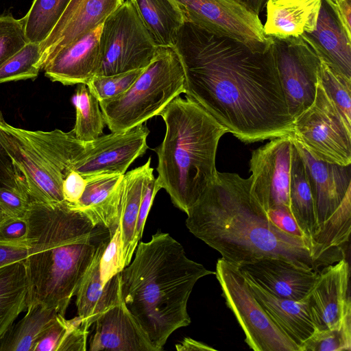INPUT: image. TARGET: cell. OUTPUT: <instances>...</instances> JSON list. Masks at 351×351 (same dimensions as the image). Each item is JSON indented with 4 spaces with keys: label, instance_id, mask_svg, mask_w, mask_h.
<instances>
[{
    "label": "cell",
    "instance_id": "obj_1",
    "mask_svg": "<svg viewBox=\"0 0 351 351\" xmlns=\"http://www.w3.org/2000/svg\"><path fill=\"white\" fill-rule=\"evenodd\" d=\"M185 94L245 143L293 136L271 45L256 51L185 21L175 45Z\"/></svg>",
    "mask_w": 351,
    "mask_h": 351
},
{
    "label": "cell",
    "instance_id": "obj_2",
    "mask_svg": "<svg viewBox=\"0 0 351 351\" xmlns=\"http://www.w3.org/2000/svg\"><path fill=\"white\" fill-rule=\"evenodd\" d=\"M250 186V178L217 171L186 213L189 230L236 266L276 258L319 271L346 258L343 246L328 247L277 228L251 193Z\"/></svg>",
    "mask_w": 351,
    "mask_h": 351
},
{
    "label": "cell",
    "instance_id": "obj_3",
    "mask_svg": "<svg viewBox=\"0 0 351 351\" xmlns=\"http://www.w3.org/2000/svg\"><path fill=\"white\" fill-rule=\"evenodd\" d=\"M28 254L24 260L28 306L40 303L65 316L95 255L103 226H95L66 201L31 202Z\"/></svg>",
    "mask_w": 351,
    "mask_h": 351
},
{
    "label": "cell",
    "instance_id": "obj_4",
    "mask_svg": "<svg viewBox=\"0 0 351 351\" xmlns=\"http://www.w3.org/2000/svg\"><path fill=\"white\" fill-rule=\"evenodd\" d=\"M134 259L121 271L126 307L156 351L169 336L191 324L187 302L198 280L215 271L186 255L169 233L158 230L147 242H138Z\"/></svg>",
    "mask_w": 351,
    "mask_h": 351
},
{
    "label": "cell",
    "instance_id": "obj_5",
    "mask_svg": "<svg viewBox=\"0 0 351 351\" xmlns=\"http://www.w3.org/2000/svg\"><path fill=\"white\" fill-rule=\"evenodd\" d=\"M159 116L166 131L153 149L158 160L156 180L174 206L186 214L217 176V149L227 130L188 97H176Z\"/></svg>",
    "mask_w": 351,
    "mask_h": 351
},
{
    "label": "cell",
    "instance_id": "obj_6",
    "mask_svg": "<svg viewBox=\"0 0 351 351\" xmlns=\"http://www.w3.org/2000/svg\"><path fill=\"white\" fill-rule=\"evenodd\" d=\"M0 143L10 158L17 186L31 202L64 201L62 182L86 149L73 132L14 127L0 111Z\"/></svg>",
    "mask_w": 351,
    "mask_h": 351
},
{
    "label": "cell",
    "instance_id": "obj_7",
    "mask_svg": "<svg viewBox=\"0 0 351 351\" xmlns=\"http://www.w3.org/2000/svg\"><path fill=\"white\" fill-rule=\"evenodd\" d=\"M184 93L185 76L178 53L173 47H158L132 86L118 97L99 101V106L109 130L120 132L159 115Z\"/></svg>",
    "mask_w": 351,
    "mask_h": 351
},
{
    "label": "cell",
    "instance_id": "obj_8",
    "mask_svg": "<svg viewBox=\"0 0 351 351\" xmlns=\"http://www.w3.org/2000/svg\"><path fill=\"white\" fill-rule=\"evenodd\" d=\"M101 66L96 75L144 69L158 46L131 0H126L102 24Z\"/></svg>",
    "mask_w": 351,
    "mask_h": 351
},
{
    "label": "cell",
    "instance_id": "obj_9",
    "mask_svg": "<svg viewBox=\"0 0 351 351\" xmlns=\"http://www.w3.org/2000/svg\"><path fill=\"white\" fill-rule=\"evenodd\" d=\"M216 278L227 306L245 334V341L254 351H300L275 325L250 290L239 268L222 258L217 261Z\"/></svg>",
    "mask_w": 351,
    "mask_h": 351
},
{
    "label": "cell",
    "instance_id": "obj_10",
    "mask_svg": "<svg viewBox=\"0 0 351 351\" xmlns=\"http://www.w3.org/2000/svg\"><path fill=\"white\" fill-rule=\"evenodd\" d=\"M292 137L315 159L351 165V126L318 81L313 103L293 120Z\"/></svg>",
    "mask_w": 351,
    "mask_h": 351
},
{
    "label": "cell",
    "instance_id": "obj_11",
    "mask_svg": "<svg viewBox=\"0 0 351 351\" xmlns=\"http://www.w3.org/2000/svg\"><path fill=\"white\" fill-rule=\"evenodd\" d=\"M270 38L288 110L294 120L314 101L321 60L301 36Z\"/></svg>",
    "mask_w": 351,
    "mask_h": 351
},
{
    "label": "cell",
    "instance_id": "obj_12",
    "mask_svg": "<svg viewBox=\"0 0 351 351\" xmlns=\"http://www.w3.org/2000/svg\"><path fill=\"white\" fill-rule=\"evenodd\" d=\"M186 21L208 31L237 39L256 51L271 44L258 15L238 0H171Z\"/></svg>",
    "mask_w": 351,
    "mask_h": 351
},
{
    "label": "cell",
    "instance_id": "obj_13",
    "mask_svg": "<svg viewBox=\"0 0 351 351\" xmlns=\"http://www.w3.org/2000/svg\"><path fill=\"white\" fill-rule=\"evenodd\" d=\"M291 136L271 139L252 152L250 160V191L266 212L285 206L290 209L289 181Z\"/></svg>",
    "mask_w": 351,
    "mask_h": 351
},
{
    "label": "cell",
    "instance_id": "obj_14",
    "mask_svg": "<svg viewBox=\"0 0 351 351\" xmlns=\"http://www.w3.org/2000/svg\"><path fill=\"white\" fill-rule=\"evenodd\" d=\"M149 134L143 123L123 132L101 135L86 142L73 169L85 178L106 173L124 175L130 165L146 152Z\"/></svg>",
    "mask_w": 351,
    "mask_h": 351
},
{
    "label": "cell",
    "instance_id": "obj_15",
    "mask_svg": "<svg viewBox=\"0 0 351 351\" xmlns=\"http://www.w3.org/2000/svg\"><path fill=\"white\" fill-rule=\"evenodd\" d=\"M350 265L346 258L322 267L304 298L317 331L339 327L351 315Z\"/></svg>",
    "mask_w": 351,
    "mask_h": 351
},
{
    "label": "cell",
    "instance_id": "obj_16",
    "mask_svg": "<svg viewBox=\"0 0 351 351\" xmlns=\"http://www.w3.org/2000/svg\"><path fill=\"white\" fill-rule=\"evenodd\" d=\"M124 0H70L49 36L40 44V67L61 49L102 25Z\"/></svg>",
    "mask_w": 351,
    "mask_h": 351
},
{
    "label": "cell",
    "instance_id": "obj_17",
    "mask_svg": "<svg viewBox=\"0 0 351 351\" xmlns=\"http://www.w3.org/2000/svg\"><path fill=\"white\" fill-rule=\"evenodd\" d=\"M91 326L90 351H156L126 307L122 294Z\"/></svg>",
    "mask_w": 351,
    "mask_h": 351
},
{
    "label": "cell",
    "instance_id": "obj_18",
    "mask_svg": "<svg viewBox=\"0 0 351 351\" xmlns=\"http://www.w3.org/2000/svg\"><path fill=\"white\" fill-rule=\"evenodd\" d=\"M304 38L320 60L337 72L351 78V34L332 0H321L316 27Z\"/></svg>",
    "mask_w": 351,
    "mask_h": 351
},
{
    "label": "cell",
    "instance_id": "obj_19",
    "mask_svg": "<svg viewBox=\"0 0 351 351\" xmlns=\"http://www.w3.org/2000/svg\"><path fill=\"white\" fill-rule=\"evenodd\" d=\"M237 267L271 294L293 300H302L307 295L319 272L276 258H263Z\"/></svg>",
    "mask_w": 351,
    "mask_h": 351
},
{
    "label": "cell",
    "instance_id": "obj_20",
    "mask_svg": "<svg viewBox=\"0 0 351 351\" xmlns=\"http://www.w3.org/2000/svg\"><path fill=\"white\" fill-rule=\"evenodd\" d=\"M102 25L58 51L45 66V75L63 85L85 84L101 66L100 34Z\"/></svg>",
    "mask_w": 351,
    "mask_h": 351
},
{
    "label": "cell",
    "instance_id": "obj_21",
    "mask_svg": "<svg viewBox=\"0 0 351 351\" xmlns=\"http://www.w3.org/2000/svg\"><path fill=\"white\" fill-rule=\"evenodd\" d=\"M108 241L103 239L100 242L75 294L77 315L83 326L88 330L102 313L118 302L122 294L121 272L111 278L104 286L100 278V260Z\"/></svg>",
    "mask_w": 351,
    "mask_h": 351
},
{
    "label": "cell",
    "instance_id": "obj_22",
    "mask_svg": "<svg viewBox=\"0 0 351 351\" xmlns=\"http://www.w3.org/2000/svg\"><path fill=\"white\" fill-rule=\"evenodd\" d=\"M245 277L251 291L271 321L300 350L301 345L316 330L305 299L293 300L279 298Z\"/></svg>",
    "mask_w": 351,
    "mask_h": 351
},
{
    "label": "cell",
    "instance_id": "obj_23",
    "mask_svg": "<svg viewBox=\"0 0 351 351\" xmlns=\"http://www.w3.org/2000/svg\"><path fill=\"white\" fill-rule=\"evenodd\" d=\"M321 0H267L266 37L287 38L315 30Z\"/></svg>",
    "mask_w": 351,
    "mask_h": 351
},
{
    "label": "cell",
    "instance_id": "obj_24",
    "mask_svg": "<svg viewBox=\"0 0 351 351\" xmlns=\"http://www.w3.org/2000/svg\"><path fill=\"white\" fill-rule=\"evenodd\" d=\"M289 205L293 218L307 239L333 247L326 243L322 235L306 166L294 143L290 168Z\"/></svg>",
    "mask_w": 351,
    "mask_h": 351
},
{
    "label": "cell",
    "instance_id": "obj_25",
    "mask_svg": "<svg viewBox=\"0 0 351 351\" xmlns=\"http://www.w3.org/2000/svg\"><path fill=\"white\" fill-rule=\"evenodd\" d=\"M152 158L123 176L125 190L119 216L121 230L120 267L123 270L130 263L134 252L132 248L136 223L146 182L153 174Z\"/></svg>",
    "mask_w": 351,
    "mask_h": 351
},
{
    "label": "cell",
    "instance_id": "obj_26",
    "mask_svg": "<svg viewBox=\"0 0 351 351\" xmlns=\"http://www.w3.org/2000/svg\"><path fill=\"white\" fill-rule=\"evenodd\" d=\"M28 308V282L24 260L0 267V340Z\"/></svg>",
    "mask_w": 351,
    "mask_h": 351
},
{
    "label": "cell",
    "instance_id": "obj_27",
    "mask_svg": "<svg viewBox=\"0 0 351 351\" xmlns=\"http://www.w3.org/2000/svg\"><path fill=\"white\" fill-rule=\"evenodd\" d=\"M158 47H173L186 19L171 0H131Z\"/></svg>",
    "mask_w": 351,
    "mask_h": 351
},
{
    "label": "cell",
    "instance_id": "obj_28",
    "mask_svg": "<svg viewBox=\"0 0 351 351\" xmlns=\"http://www.w3.org/2000/svg\"><path fill=\"white\" fill-rule=\"evenodd\" d=\"M26 311L0 340V351H33L39 337L58 313L40 303L29 304Z\"/></svg>",
    "mask_w": 351,
    "mask_h": 351
},
{
    "label": "cell",
    "instance_id": "obj_29",
    "mask_svg": "<svg viewBox=\"0 0 351 351\" xmlns=\"http://www.w3.org/2000/svg\"><path fill=\"white\" fill-rule=\"evenodd\" d=\"M88 332L78 315L66 319L57 313L39 337L33 351H85Z\"/></svg>",
    "mask_w": 351,
    "mask_h": 351
},
{
    "label": "cell",
    "instance_id": "obj_30",
    "mask_svg": "<svg viewBox=\"0 0 351 351\" xmlns=\"http://www.w3.org/2000/svg\"><path fill=\"white\" fill-rule=\"evenodd\" d=\"M72 102L75 108V123L72 130L75 137L89 142L102 135L106 123L99 102L85 84H77Z\"/></svg>",
    "mask_w": 351,
    "mask_h": 351
},
{
    "label": "cell",
    "instance_id": "obj_31",
    "mask_svg": "<svg viewBox=\"0 0 351 351\" xmlns=\"http://www.w3.org/2000/svg\"><path fill=\"white\" fill-rule=\"evenodd\" d=\"M70 0H34L23 17L27 43L40 44L49 36Z\"/></svg>",
    "mask_w": 351,
    "mask_h": 351
},
{
    "label": "cell",
    "instance_id": "obj_32",
    "mask_svg": "<svg viewBox=\"0 0 351 351\" xmlns=\"http://www.w3.org/2000/svg\"><path fill=\"white\" fill-rule=\"evenodd\" d=\"M40 60V44L27 43L0 66V84L36 78Z\"/></svg>",
    "mask_w": 351,
    "mask_h": 351
},
{
    "label": "cell",
    "instance_id": "obj_33",
    "mask_svg": "<svg viewBox=\"0 0 351 351\" xmlns=\"http://www.w3.org/2000/svg\"><path fill=\"white\" fill-rule=\"evenodd\" d=\"M319 79L346 122L351 126V78L337 72L321 60Z\"/></svg>",
    "mask_w": 351,
    "mask_h": 351
},
{
    "label": "cell",
    "instance_id": "obj_34",
    "mask_svg": "<svg viewBox=\"0 0 351 351\" xmlns=\"http://www.w3.org/2000/svg\"><path fill=\"white\" fill-rule=\"evenodd\" d=\"M351 315L333 329L317 331L300 347V351H350Z\"/></svg>",
    "mask_w": 351,
    "mask_h": 351
},
{
    "label": "cell",
    "instance_id": "obj_35",
    "mask_svg": "<svg viewBox=\"0 0 351 351\" xmlns=\"http://www.w3.org/2000/svg\"><path fill=\"white\" fill-rule=\"evenodd\" d=\"M138 69L111 75H95L86 84L99 101L118 97L125 93L142 73Z\"/></svg>",
    "mask_w": 351,
    "mask_h": 351
},
{
    "label": "cell",
    "instance_id": "obj_36",
    "mask_svg": "<svg viewBox=\"0 0 351 351\" xmlns=\"http://www.w3.org/2000/svg\"><path fill=\"white\" fill-rule=\"evenodd\" d=\"M24 19L0 15V66L26 44Z\"/></svg>",
    "mask_w": 351,
    "mask_h": 351
},
{
    "label": "cell",
    "instance_id": "obj_37",
    "mask_svg": "<svg viewBox=\"0 0 351 351\" xmlns=\"http://www.w3.org/2000/svg\"><path fill=\"white\" fill-rule=\"evenodd\" d=\"M0 245L28 249L29 224L26 216L4 217L0 221Z\"/></svg>",
    "mask_w": 351,
    "mask_h": 351
},
{
    "label": "cell",
    "instance_id": "obj_38",
    "mask_svg": "<svg viewBox=\"0 0 351 351\" xmlns=\"http://www.w3.org/2000/svg\"><path fill=\"white\" fill-rule=\"evenodd\" d=\"M31 201L18 186H0V210L4 217H24Z\"/></svg>",
    "mask_w": 351,
    "mask_h": 351
},
{
    "label": "cell",
    "instance_id": "obj_39",
    "mask_svg": "<svg viewBox=\"0 0 351 351\" xmlns=\"http://www.w3.org/2000/svg\"><path fill=\"white\" fill-rule=\"evenodd\" d=\"M107 246L100 260V278L102 285L106 283L114 275L122 271L120 267L121 230L119 226L112 236L109 237Z\"/></svg>",
    "mask_w": 351,
    "mask_h": 351
},
{
    "label": "cell",
    "instance_id": "obj_40",
    "mask_svg": "<svg viewBox=\"0 0 351 351\" xmlns=\"http://www.w3.org/2000/svg\"><path fill=\"white\" fill-rule=\"evenodd\" d=\"M160 189H161V188L159 186L156 178H155L154 174H152L146 182L140 204L132 244V248L134 252L142 238L149 212L151 209L155 196Z\"/></svg>",
    "mask_w": 351,
    "mask_h": 351
},
{
    "label": "cell",
    "instance_id": "obj_41",
    "mask_svg": "<svg viewBox=\"0 0 351 351\" xmlns=\"http://www.w3.org/2000/svg\"><path fill=\"white\" fill-rule=\"evenodd\" d=\"M266 214L269 220L282 231L293 236L308 239L298 226L289 208L285 206L276 207L269 209L266 211Z\"/></svg>",
    "mask_w": 351,
    "mask_h": 351
},
{
    "label": "cell",
    "instance_id": "obj_42",
    "mask_svg": "<svg viewBox=\"0 0 351 351\" xmlns=\"http://www.w3.org/2000/svg\"><path fill=\"white\" fill-rule=\"evenodd\" d=\"M86 184V179L73 169L62 182L64 200L70 204H75L81 197Z\"/></svg>",
    "mask_w": 351,
    "mask_h": 351
},
{
    "label": "cell",
    "instance_id": "obj_43",
    "mask_svg": "<svg viewBox=\"0 0 351 351\" xmlns=\"http://www.w3.org/2000/svg\"><path fill=\"white\" fill-rule=\"evenodd\" d=\"M0 186H18L10 158L0 143Z\"/></svg>",
    "mask_w": 351,
    "mask_h": 351
},
{
    "label": "cell",
    "instance_id": "obj_44",
    "mask_svg": "<svg viewBox=\"0 0 351 351\" xmlns=\"http://www.w3.org/2000/svg\"><path fill=\"white\" fill-rule=\"evenodd\" d=\"M27 254L28 249L0 245V267L13 262L25 260Z\"/></svg>",
    "mask_w": 351,
    "mask_h": 351
},
{
    "label": "cell",
    "instance_id": "obj_45",
    "mask_svg": "<svg viewBox=\"0 0 351 351\" xmlns=\"http://www.w3.org/2000/svg\"><path fill=\"white\" fill-rule=\"evenodd\" d=\"M176 348L178 351H205L216 350L215 348L191 337H185L176 345Z\"/></svg>",
    "mask_w": 351,
    "mask_h": 351
},
{
    "label": "cell",
    "instance_id": "obj_46",
    "mask_svg": "<svg viewBox=\"0 0 351 351\" xmlns=\"http://www.w3.org/2000/svg\"><path fill=\"white\" fill-rule=\"evenodd\" d=\"M335 3L348 32L351 34V0H341Z\"/></svg>",
    "mask_w": 351,
    "mask_h": 351
},
{
    "label": "cell",
    "instance_id": "obj_47",
    "mask_svg": "<svg viewBox=\"0 0 351 351\" xmlns=\"http://www.w3.org/2000/svg\"><path fill=\"white\" fill-rule=\"evenodd\" d=\"M248 9L259 15L265 8L267 0H240Z\"/></svg>",
    "mask_w": 351,
    "mask_h": 351
},
{
    "label": "cell",
    "instance_id": "obj_48",
    "mask_svg": "<svg viewBox=\"0 0 351 351\" xmlns=\"http://www.w3.org/2000/svg\"><path fill=\"white\" fill-rule=\"evenodd\" d=\"M4 218L1 211L0 210V221Z\"/></svg>",
    "mask_w": 351,
    "mask_h": 351
},
{
    "label": "cell",
    "instance_id": "obj_49",
    "mask_svg": "<svg viewBox=\"0 0 351 351\" xmlns=\"http://www.w3.org/2000/svg\"><path fill=\"white\" fill-rule=\"evenodd\" d=\"M332 1H333L335 3H336V2H338V1H341V0H332Z\"/></svg>",
    "mask_w": 351,
    "mask_h": 351
},
{
    "label": "cell",
    "instance_id": "obj_50",
    "mask_svg": "<svg viewBox=\"0 0 351 351\" xmlns=\"http://www.w3.org/2000/svg\"><path fill=\"white\" fill-rule=\"evenodd\" d=\"M238 1H240V0H238Z\"/></svg>",
    "mask_w": 351,
    "mask_h": 351
}]
</instances>
